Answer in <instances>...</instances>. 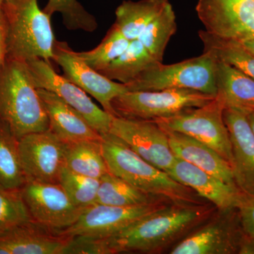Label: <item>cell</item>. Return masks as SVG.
Segmentation results:
<instances>
[{"label":"cell","instance_id":"d4e9b609","mask_svg":"<svg viewBox=\"0 0 254 254\" xmlns=\"http://www.w3.org/2000/svg\"><path fill=\"white\" fill-rule=\"evenodd\" d=\"M158 63H161L154 60L137 39L131 41L123 54L100 73L112 81L127 84Z\"/></svg>","mask_w":254,"mask_h":254},{"label":"cell","instance_id":"603a6c76","mask_svg":"<svg viewBox=\"0 0 254 254\" xmlns=\"http://www.w3.org/2000/svg\"><path fill=\"white\" fill-rule=\"evenodd\" d=\"M64 166L78 175L100 180L109 173L101 139L64 142Z\"/></svg>","mask_w":254,"mask_h":254},{"label":"cell","instance_id":"52a82bcc","mask_svg":"<svg viewBox=\"0 0 254 254\" xmlns=\"http://www.w3.org/2000/svg\"><path fill=\"white\" fill-rule=\"evenodd\" d=\"M225 103L218 95L208 104L154 122L168 131L193 137L218 152L232 165V143L223 118Z\"/></svg>","mask_w":254,"mask_h":254},{"label":"cell","instance_id":"6da1fadb","mask_svg":"<svg viewBox=\"0 0 254 254\" xmlns=\"http://www.w3.org/2000/svg\"><path fill=\"white\" fill-rule=\"evenodd\" d=\"M203 205L171 204L136 220L106 240L113 254H160L171 250L217 210Z\"/></svg>","mask_w":254,"mask_h":254},{"label":"cell","instance_id":"e0dca14e","mask_svg":"<svg viewBox=\"0 0 254 254\" xmlns=\"http://www.w3.org/2000/svg\"><path fill=\"white\" fill-rule=\"evenodd\" d=\"M167 173L219 209L237 208L244 194L237 185L226 183L176 156Z\"/></svg>","mask_w":254,"mask_h":254},{"label":"cell","instance_id":"2e32d148","mask_svg":"<svg viewBox=\"0 0 254 254\" xmlns=\"http://www.w3.org/2000/svg\"><path fill=\"white\" fill-rule=\"evenodd\" d=\"M248 111L225 107L223 118L232 143L235 184L242 193L254 195V133L247 117Z\"/></svg>","mask_w":254,"mask_h":254},{"label":"cell","instance_id":"4fadbf2b","mask_svg":"<svg viewBox=\"0 0 254 254\" xmlns=\"http://www.w3.org/2000/svg\"><path fill=\"white\" fill-rule=\"evenodd\" d=\"M18 150L26 182L59 184L64 166V142L50 128L21 137Z\"/></svg>","mask_w":254,"mask_h":254},{"label":"cell","instance_id":"30bf717a","mask_svg":"<svg viewBox=\"0 0 254 254\" xmlns=\"http://www.w3.org/2000/svg\"><path fill=\"white\" fill-rule=\"evenodd\" d=\"M37 88L53 92L81 114L100 135L109 133L115 117L93 103L86 92L64 76L58 74L50 63L42 59L26 62Z\"/></svg>","mask_w":254,"mask_h":254},{"label":"cell","instance_id":"8fae6325","mask_svg":"<svg viewBox=\"0 0 254 254\" xmlns=\"http://www.w3.org/2000/svg\"><path fill=\"white\" fill-rule=\"evenodd\" d=\"M110 132L165 173L173 166L175 155L170 148L168 133L155 122L115 117Z\"/></svg>","mask_w":254,"mask_h":254},{"label":"cell","instance_id":"7a4b0ae2","mask_svg":"<svg viewBox=\"0 0 254 254\" xmlns=\"http://www.w3.org/2000/svg\"><path fill=\"white\" fill-rule=\"evenodd\" d=\"M103 155L110 173L148 194L174 204L203 205L208 200L147 162L113 133L101 135Z\"/></svg>","mask_w":254,"mask_h":254},{"label":"cell","instance_id":"9c48e42d","mask_svg":"<svg viewBox=\"0 0 254 254\" xmlns=\"http://www.w3.org/2000/svg\"><path fill=\"white\" fill-rule=\"evenodd\" d=\"M20 192L31 220L55 232L72 225L84 210L70 200L60 184L26 182Z\"/></svg>","mask_w":254,"mask_h":254},{"label":"cell","instance_id":"44dd1931","mask_svg":"<svg viewBox=\"0 0 254 254\" xmlns=\"http://www.w3.org/2000/svg\"><path fill=\"white\" fill-rule=\"evenodd\" d=\"M217 95L225 107L254 109V79L240 69L215 58Z\"/></svg>","mask_w":254,"mask_h":254},{"label":"cell","instance_id":"277c9868","mask_svg":"<svg viewBox=\"0 0 254 254\" xmlns=\"http://www.w3.org/2000/svg\"><path fill=\"white\" fill-rule=\"evenodd\" d=\"M6 58L27 62L54 58L56 39L51 16L40 9L38 0H11L3 4Z\"/></svg>","mask_w":254,"mask_h":254},{"label":"cell","instance_id":"d6a6232c","mask_svg":"<svg viewBox=\"0 0 254 254\" xmlns=\"http://www.w3.org/2000/svg\"><path fill=\"white\" fill-rule=\"evenodd\" d=\"M67 237L62 254H113L105 239L86 235Z\"/></svg>","mask_w":254,"mask_h":254},{"label":"cell","instance_id":"8992f818","mask_svg":"<svg viewBox=\"0 0 254 254\" xmlns=\"http://www.w3.org/2000/svg\"><path fill=\"white\" fill-rule=\"evenodd\" d=\"M215 97L190 89L127 91L114 98L112 106L115 117L155 121L190 108L203 106Z\"/></svg>","mask_w":254,"mask_h":254},{"label":"cell","instance_id":"83f0119b","mask_svg":"<svg viewBox=\"0 0 254 254\" xmlns=\"http://www.w3.org/2000/svg\"><path fill=\"white\" fill-rule=\"evenodd\" d=\"M176 31V15L172 4H169L145 27L138 40L154 60L163 63L165 49Z\"/></svg>","mask_w":254,"mask_h":254},{"label":"cell","instance_id":"ffe728a7","mask_svg":"<svg viewBox=\"0 0 254 254\" xmlns=\"http://www.w3.org/2000/svg\"><path fill=\"white\" fill-rule=\"evenodd\" d=\"M165 131L168 133L170 148L175 156L211 174L226 183L236 185L231 165L218 152L188 135L180 132Z\"/></svg>","mask_w":254,"mask_h":254},{"label":"cell","instance_id":"5bb4252c","mask_svg":"<svg viewBox=\"0 0 254 254\" xmlns=\"http://www.w3.org/2000/svg\"><path fill=\"white\" fill-rule=\"evenodd\" d=\"M195 11L208 33L237 41L254 38V0H198Z\"/></svg>","mask_w":254,"mask_h":254},{"label":"cell","instance_id":"ba28073f","mask_svg":"<svg viewBox=\"0 0 254 254\" xmlns=\"http://www.w3.org/2000/svg\"><path fill=\"white\" fill-rule=\"evenodd\" d=\"M245 233L237 208L219 209L174 246L170 254H235Z\"/></svg>","mask_w":254,"mask_h":254},{"label":"cell","instance_id":"f35d334b","mask_svg":"<svg viewBox=\"0 0 254 254\" xmlns=\"http://www.w3.org/2000/svg\"><path fill=\"white\" fill-rule=\"evenodd\" d=\"M9 1H11V0H0V8L2 7L3 4Z\"/></svg>","mask_w":254,"mask_h":254},{"label":"cell","instance_id":"3957f363","mask_svg":"<svg viewBox=\"0 0 254 254\" xmlns=\"http://www.w3.org/2000/svg\"><path fill=\"white\" fill-rule=\"evenodd\" d=\"M0 121L18 140L49 129V120L26 62L6 58L0 71Z\"/></svg>","mask_w":254,"mask_h":254},{"label":"cell","instance_id":"4dcf8cb0","mask_svg":"<svg viewBox=\"0 0 254 254\" xmlns=\"http://www.w3.org/2000/svg\"><path fill=\"white\" fill-rule=\"evenodd\" d=\"M31 220L20 190L0 186V235Z\"/></svg>","mask_w":254,"mask_h":254},{"label":"cell","instance_id":"484cf974","mask_svg":"<svg viewBox=\"0 0 254 254\" xmlns=\"http://www.w3.org/2000/svg\"><path fill=\"white\" fill-rule=\"evenodd\" d=\"M204 47L203 52L211 53L216 59L235 66L254 79V55L240 42L220 38L205 30L198 31Z\"/></svg>","mask_w":254,"mask_h":254},{"label":"cell","instance_id":"f1b7e54d","mask_svg":"<svg viewBox=\"0 0 254 254\" xmlns=\"http://www.w3.org/2000/svg\"><path fill=\"white\" fill-rule=\"evenodd\" d=\"M131 42L112 26L103 41L94 49L76 53L87 64L100 72L123 54Z\"/></svg>","mask_w":254,"mask_h":254},{"label":"cell","instance_id":"d590c367","mask_svg":"<svg viewBox=\"0 0 254 254\" xmlns=\"http://www.w3.org/2000/svg\"><path fill=\"white\" fill-rule=\"evenodd\" d=\"M239 254H254V237L245 235L239 250Z\"/></svg>","mask_w":254,"mask_h":254},{"label":"cell","instance_id":"d6986e66","mask_svg":"<svg viewBox=\"0 0 254 254\" xmlns=\"http://www.w3.org/2000/svg\"><path fill=\"white\" fill-rule=\"evenodd\" d=\"M38 92L49 120V128L62 141L101 139V135L86 119L59 96L43 88H38Z\"/></svg>","mask_w":254,"mask_h":254},{"label":"cell","instance_id":"4316f807","mask_svg":"<svg viewBox=\"0 0 254 254\" xmlns=\"http://www.w3.org/2000/svg\"><path fill=\"white\" fill-rule=\"evenodd\" d=\"M26 182L20 161L18 139L0 121V186L20 190Z\"/></svg>","mask_w":254,"mask_h":254},{"label":"cell","instance_id":"cb8c5ba5","mask_svg":"<svg viewBox=\"0 0 254 254\" xmlns=\"http://www.w3.org/2000/svg\"><path fill=\"white\" fill-rule=\"evenodd\" d=\"M161 200L169 201L165 198L145 193L110 172L100 179L97 197L98 204L134 207L151 204Z\"/></svg>","mask_w":254,"mask_h":254},{"label":"cell","instance_id":"ac0fdd59","mask_svg":"<svg viewBox=\"0 0 254 254\" xmlns=\"http://www.w3.org/2000/svg\"><path fill=\"white\" fill-rule=\"evenodd\" d=\"M67 241L31 220L0 235V254H62Z\"/></svg>","mask_w":254,"mask_h":254},{"label":"cell","instance_id":"7402d4cb","mask_svg":"<svg viewBox=\"0 0 254 254\" xmlns=\"http://www.w3.org/2000/svg\"><path fill=\"white\" fill-rule=\"evenodd\" d=\"M169 4V0H125L117 8L113 26L128 41H134Z\"/></svg>","mask_w":254,"mask_h":254},{"label":"cell","instance_id":"8d00e7d4","mask_svg":"<svg viewBox=\"0 0 254 254\" xmlns=\"http://www.w3.org/2000/svg\"><path fill=\"white\" fill-rule=\"evenodd\" d=\"M246 49L248 50L252 54L254 55V38L239 41Z\"/></svg>","mask_w":254,"mask_h":254},{"label":"cell","instance_id":"7c38bea8","mask_svg":"<svg viewBox=\"0 0 254 254\" xmlns=\"http://www.w3.org/2000/svg\"><path fill=\"white\" fill-rule=\"evenodd\" d=\"M171 204L174 203L168 200L134 207L111 206L96 203L85 208L77 221L58 233L64 237L86 235L108 238L145 215Z\"/></svg>","mask_w":254,"mask_h":254},{"label":"cell","instance_id":"1f68e13d","mask_svg":"<svg viewBox=\"0 0 254 254\" xmlns=\"http://www.w3.org/2000/svg\"><path fill=\"white\" fill-rule=\"evenodd\" d=\"M43 10L51 16L55 13H60L63 16L64 25L69 31H86L94 22V16L90 14L78 0H48Z\"/></svg>","mask_w":254,"mask_h":254},{"label":"cell","instance_id":"5b68a950","mask_svg":"<svg viewBox=\"0 0 254 254\" xmlns=\"http://www.w3.org/2000/svg\"><path fill=\"white\" fill-rule=\"evenodd\" d=\"M215 70V57L203 52L200 56L173 64L158 63L125 85L127 91L190 89L216 96Z\"/></svg>","mask_w":254,"mask_h":254},{"label":"cell","instance_id":"74e56055","mask_svg":"<svg viewBox=\"0 0 254 254\" xmlns=\"http://www.w3.org/2000/svg\"><path fill=\"white\" fill-rule=\"evenodd\" d=\"M247 117H248L249 122H250L251 127H252L254 133V109L248 111Z\"/></svg>","mask_w":254,"mask_h":254},{"label":"cell","instance_id":"f546056e","mask_svg":"<svg viewBox=\"0 0 254 254\" xmlns=\"http://www.w3.org/2000/svg\"><path fill=\"white\" fill-rule=\"evenodd\" d=\"M59 184L70 200L78 208L85 209L96 204L100 180L78 175L63 166Z\"/></svg>","mask_w":254,"mask_h":254},{"label":"cell","instance_id":"e575fe53","mask_svg":"<svg viewBox=\"0 0 254 254\" xmlns=\"http://www.w3.org/2000/svg\"><path fill=\"white\" fill-rule=\"evenodd\" d=\"M6 59V31L2 9L0 8V71Z\"/></svg>","mask_w":254,"mask_h":254},{"label":"cell","instance_id":"9a60e30c","mask_svg":"<svg viewBox=\"0 0 254 254\" xmlns=\"http://www.w3.org/2000/svg\"><path fill=\"white\" fill-rule=\"evenodd\" d=\"M55 62L63 68L64 76L88 94L91 95L107 113L115 117L112 106L114 98L127 91L124 83L112 81L87 64L66 42L57 41L54 48Z\"/></svg>","mask_w":254,"mask_h":254},{"label":"cell","instance_id":"836d02e7","mask_svg":"<svg viewBox=\"0 0 254 254\" xmlns=\"http://www.w3.org/2000/svg\"><path fill=\"white\" fill-rule=\"evenodd\" d=\"M237 208L244 232L254 237V195L244 193Z\"/></svg>","mask_w":254,"mask_h":254}]
</instances>
